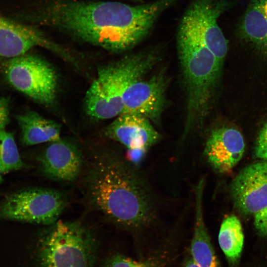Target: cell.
Segmentation results:
<instances>
[{
  "mask_svg": "<svg viewBox=\"0 0 267 267\" xmlns=\"http://www.w3.org/2000/svg\"><path fill=\"white\" fill-rule=\"evenodd\" d=\"M38 160L43 173L50 179L59 181L75 180L83 163L82 154L77 146L61 138L49 142Z\"/></svg>",
  "mask_w": 267,
  "mask_h": 267,
  "instance_id": "7c38bea8",
  "label": "cell"
},
{
  "mask_svg": "<svg viewBox=\"0 0 267 267\" xmlns=\"http://www.w3.org/2000/svg\"><path fill=\"white\" fill-rule=\"evenodd\" d=\"M245 148L240 132L233 128L222 127L212 131L206 143L204 154L216 171L225 173L239 162Z\"/></svg>",
  "mask_w": 267,
  "mask_h": 267,
  "instance_id": "4fadbf2b",
  "label": "cell"
},
{
  "mask_svg": "<svg viewBox=\"0 0 267 267\" xmlns=\"http://www.w3.org/2000/svg\"><path fill=\"white\" fill-rule=\"evenodd\" d=\"M159 55L156 48H151L101 67L86 94L88 114L99 120L121 115L125 89L131 83L141 79L150 70Z\"/></svg>",
  "mask_w": 267,
  "mask_h": 267,
  "instance_id": "277c9868",
  "label": "cell"
},
{
  "mask_svg": "<svg viewBox=\"0 0 267 267\" xmlns=\"http://www.w3.org/2000/svg\"><path fill=\"white\" fill-rule=\"evenodd\" d=\"M254 224L259 235L267 237V206L254 215Z\"/></svg>",
  "mask_w": 267,
  "mask_h": 267,
  "instance_id": "7402d4cb",
  "label": "cell"
},
{
  "mask_svg": "<svg viewBox=\"0 0 267 267\" xmlns=\"http://www.w3.org/2000/svg\"><path fill=\"white\" fill-rule=\"evenodd\" d=\"M35 249L38 267H93L97 241L78 222L58 220L39 235Z\"/></svg>",
  "mask_w": 267,
  "mask_h": 267,
  "instance_id": "5b68a950",
  "label": "cell"
},
{
  "mask_svg": "<svg viewBox=\"0 0 267 267\" xmlns=\"http://www.w3.org/2000/svg\"><path fill=\"white\" fill-rule=\"evenodd\" d=\"M21 131L22 143L27 146L60 139L61 127L54 121L29 111L16 117Z\"/></svg>",
  "mask_w": 267,
  "mask_h": 267,
  "instance_id": "2e32d148",
  "label": "cell"
},
{
  "mask_svg": "<svg viewBox=\"0 0 267 267\" xmlns=\"http://www.w3.org/2000/svg\"><path fill=\"white\" fill-rule=\"evenodd\" d=\"M2 70L8 83L38 103L49 105L54 101L57 78L53 67L40 57L24 54L8 58Z\"/></svg>",
  "mask_w": 267,
  "mask_h": 267,
  "instance_id": "8992f818",
  "label": "cell"
},
{
  "mask_svg": "<svg viewBox=\"0 0 267 267\" xmlns=\"http://www.w3.org/2000/svg\"><path fill=\"white\" fill-rule=\"evenodd\" d=\"M66 204L60 191L47 188H32L7 195L0 204V218L17 222L51 224Z\"/></svg>",
  "mask_w": 267,
  "mask_h": 267,
  "instance_id": "52a82bcc",
  "label": "cell"
},
{
  "mask_svg": "<svg viewBox=\"0 0 267 267\" xmlns=\"http://www.w3.org/2000/svg\"><path fill=\"white\" fill-rule=\"evenodd\" d=\"M106 134L132 151H144L160 138L150 121L130 114L117 116L107 128Z\"/></svg>",
  "mask_w": 267,
  "mask_h": 267,
  "instance_id": "5bb4252c",
  "label": "cell"
},
{
  "mask_svg": "<svg viewBox=\"0 0 267 267\" xmlns=\"http://www.w3.org/2000/svg\"><path fill=\"white\" fill-rule=\"evenodd\" d=\"M20 156L13 135L4 129L0 130V171L2 174L22 168Z\"/></svg>",
  "mask_w": 267,
  "mask_h": 267,
  "instance_id": "d6986e66",
  "label": "cell"
},
{
  "mask_svg": "<svg viewBox=\"0 0 267 267\" xmlns=\"http://www.w3.org/2000/svg\"><path fill=\"white\" fill-rule=\"evenodd\" d=\"M2 174L1 173L0 171V184L2 182Z\"/></svg>",
  "mask_w": 267,
  "mask_h": 267,
  "instance_id": "484cf974",
  "label": "cell"
},
{
  "mask_svg": "<svg viewBox=\"0 0 267 267\" xmlns=\"http://www.w3.org/2000/svg\"><path fill=\"white\" fill-rule=\"evenodd\" d=\"M95 154L84 178L90 204L118 226L134 230L148 225L156 210L144 179L124 158L108 153Z\"/></svg>",
  "mask_w": 267,
  "mask_h": 267,
  "instance_id": "7a4b0ae2",
  "label": "cell"
},
{
  "mask_svg": "<svg viewBox=\"0 0 267 267\" xmlns=\"http://www.w3.org/2000/svg\"><path fill=\"white\" fill-rule=\"evenodd\" d=\"M254 154L257 158L267 161V121L257 137Z\"/></svg>",
  "mask_w": 267,
  "mask_h": 267,
  "instance_id": "44dd1931",
  "label": "cell"
},
{
  "mask_svg": "<svg viewBox=\"0 0 267 267\" xmlns=\"http://www.w3.org/2000/svg\"><path fill=\"white\" fill-rule=\"evenodd\" d=\"M167 85L165 76L161 73L148 80L134 81L123 95L122 114H134L157 122L164 105Z\"/></svg>",
  "mask_w": 267,
  "mask_h": 267,
  "instance_id": "30bf717a",
  "label": "cell"
},
{
  "mask_svg": "<svg viewBox=\"0 0 267 267\" xmlns=\"http://www.w3.org/2000/svg\"><path fill=\"white\" fill-rule=\"evenodd\" d=\"M9 99L6 97L0 98V130H3L9 123Z\"/></svg>",
  "mask_w": 267,
  "mask_h": 267,
  "instance_id": "603a6c76",
  "label": "cell"
},
{
  "mask_svg": "<svg viewBox=\"0 0 267 267\" xmlns=\"http://www.w3.org/2000/svg\"><path fill=\"white\" fill-rule=\"evenodd\" d=\"M105 267H160L155 260L138 261L121 255H115L107 261Z\"/></svg>",
  "mask_w": 267,
  "mask_h": 267,
  "instance_id": "ffe728a7",
  "label": "cell"
},
{
  "mask_svg": "<svg viewBox=\"0 0 267 267\" xmlns=\"http://www.w3.org/2000/svg\"><path fill=\"white\" fill-rule=\"evenodd\" d=\"M182 267H200L191 259L188 260L185 262Z\"/></svg>",
  "mask_w": 267,
  "mask_h": 267,
  "instance_id": "cb8c5ba5",
  "label": "cell"
},
{
  "mask_svg": "<svg viewBox=\"0 0 267 267\" xmlns=\"http://www.w3.org/2000/svg\"><path fill=\"white\" fill-rule=\"evenodd\" d=\"M204 183L203 178L200 179L195 189V216L190 252L192 259L200 267H221L204 221L202 198Z\"/></svg>",
  "mask_w": 267,
  "mask_h": 267,
  "instance_id": "9a60e30c",
  "label": "cell"
},
{
  "mask_svg": "<svg viewBox=\"0 0 267 267\" xmlns=\"http://www.w3.org/2000/svg\"><path fill=\"white\" fill-rule=\"evenodd\" d=\"M262 49H263V51L267 54V38L265 41L264 43L261 46Z\"/></svg>",
  "mask_w": 267,
  "mask_h": 267,
  "instance_id": "d4e9b609",
  "label": "cell"
},
{
  "mask_svg": "<svg viewBox=\"0 0 267 267\" xmlns=\"http://www.w3.org/2000/svg\"><path fill=\"white\" fill-rule=\"evenodd\" d=\"M178 0L132 5L116 1L52 0L42 9L39 20L84 42L122 52L144 40L160 15Z\"/></svg>",
  "mask_w": 267,
  "mask_h": 267,
  "instance_id": "6da1fadb",
  "label": "cell"
},
{
  "mask_svg": "<svg viewBox=\"0 0 267 267\" xmlns=\"http://www.w3.org/2000/svg\"><path fill=\"white\" fill-rule=\"evenodd\" d=\"M236 208L246 215H255L267 206V161L251 164L242 169L230 186Z\"/></svg>",
  "mask_w": 267,
  "mask_h": 267,
  "instance_id": "9c48e42d",
  "label": "cell"
},
{
  "mask_svg": "<svg viewBox=\"0 0 267 267\" xmlns=\"http://www.w3.org/2000/svg\"><path fill=\"white\" fill-rule=\"evenodd\" d=\"M177 44L187 96L184 137L203 122L222 65L200 41L181 26Z\"/></svg>",
  "mask_w": 267,
  "mask_h": 267,
  "instance_id": "3957f363",
  "label": "cell"
},
{
  "mask_svg": "<svg viewBox=\"0 0 267 267\" xmlns=\"http://www.w3.org/2000/svg\"><path fill=\"white\" fill-rule=\"evenodd\" d=\"M241 37L260 47L267 38V13L262 0H254L250 4L241 22Z\"/></svg>",
  "mask_w": 267,
  "mask_h": 267,
  "instance_id": "ac0fdd59",
  "label": "cell"
},
{
  "mask_svg": "<svg viewBox=\"0 0 267 267\" xmlns=\"http://www.w3.org/2000/svg\"><path fill=\"white\" fill-rule=\"evenodd\" d=\"M40 46L68 56L64 48L34 27L8 19L0 14V56L11 58L23 55L32 48Z\"/></svg>",
  "mask_w": 267,
  "mask_h": 267,
  "instance_id": "8fae6325",
  "label": "cell"
},
{
  "mask_svg": "<svg viewBox=\"0 0 267 267\" xmlns=\"http://www.w3.org/2000/svg\"><path fill=\"white\" fill-rule=\"evenodd\" d=\"M226 7L223 0H193L179 25L205 45L222 65L228 50V41L218 24Z\"/></svg>",
  "mask_w": 267,
  "mask_h": 267,
  "instance_id": "ba28073f",
  "label": "cell"
},
{
  "mask_svg": "<svg viewBox=\"0 0 267 267\" xmlns=\"http://www.w3.org/2000/svg\"><path fill=\"white\" fill-rule=\"evenodd\" d=\"M244 234L238 218L230 215L222 221L218 236L220 246L228 262L235 267L240 258L244 244Z\"/></svg>",
  "mask_w": 267,
  "mask_h": 267,
  "instance_id": "e0dca14e",
  "label": "cell"
}]
</instances>
